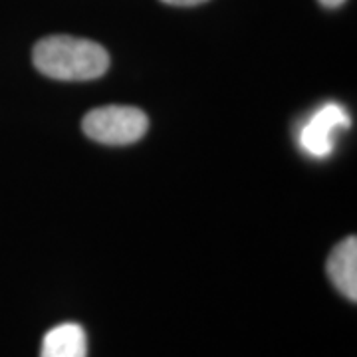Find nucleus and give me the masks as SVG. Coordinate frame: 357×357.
<instances>
[{
    "label": "nucleus",
    "mask_w": 357,
    "mask_h": 357,
    "mask_svg": "<svg viewBox=\"0 0 357 357\" xmlns=\"http://www.w3.org/2000/svg\"><path fill=\"white\" fill-rule=\"evenodd\" d=\"M34 66L44 76L62 82H89L109 68V54L98 42L76 36L42 38L32 52Z\"/></svg>",
    "instance_id": "1"
},
{
    "label": "nucleus",
    "mask_w": 357,
    "mask_h": 357,
    "mask_svg": "<svg viewBox=\"0 0 357 357\" xmlns=\"http://www.w3.org/2000/svg\"><path fill=\"white\" fill-rule=\"evenodd\" d=\"M89 139L103 145H131L139 141L149 128L147 115L129 105H105L91 109L82 121Z\"/></svg>",
    "instance_id": "2"
},
{
    "label": "nucleus",
    "mask_w": 357,
    "mask_h": 357,
    "mask_svg": "<svg viewBox=\"0 0 357 357\" xmlns=\"http://www.w3.org/2000/svg\"><path fill=\"white\" fill-rule=\"evenodd\" d=\"M349 126L351 119L340 103H326L300 129V147L312 157L324 159L333 151V133Z\"/></svg>",
    "instance_id": "3"
},
{
    "label": "nucleus",
    "mask_w": 357,
    "mask_h": 357,
    "mask_svg": "<svg viewBox=\"0 0 357 357\" xmlns=\"http://www.w3.org/2000/svg\"><path fill=\"white\" fill-rule=\"evenodd\" d=\"M328 278L347 300L357 302V238L347 236L328 258Z\"/></svg>",
    "instance_id": "4"
},
{
    "label": "nucleus",
    "mask_w": 357,
    "mask_h": 357,
    "mask_svg": "<svg viewBox=\"0 0 357 357\" xmlns=\"http://www.w3.org/2000/svg\"><path fill=\"white\" fill-rule=\"evenodd\" d=\"M86 332L77 324H60L44 335L40 357H86Z\"/></svg>",
    "instance_id": "5"
},
{
    "label": "nucleus",
    "mask_w": 357,
    "mask_h": 357,
    "mask_svg": "<svg viewBox=\"0 0 357 357\" xmlns=\"http://www.w3.org/2000/svg\"><path fill=\"white\" fill-rule=\"evenodd\" d=\"M165 4H173V6H197L203 4L206 0H163Z\"/></svg>",
    "instance_id": "6"
},
{
    "label": "nucleus",
    "mask_w": 357,
    "mask_h": 357,
    "mask_svg": "<svg viewBox=\"0 0 357 357\" xmlns=\"http://www.w3.org/2000/svg\"><path fill=\"white\" fill-rule=\"evenodd\" d=\"M326 8H337V6H342L345 0H319Z\"/></svg>",
    "instance_id": "7"
}]
</instances>
